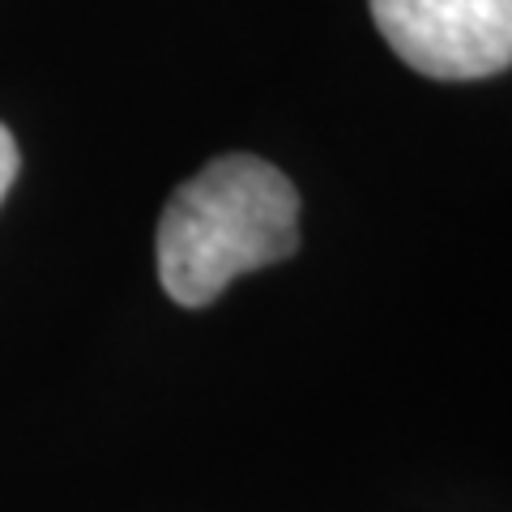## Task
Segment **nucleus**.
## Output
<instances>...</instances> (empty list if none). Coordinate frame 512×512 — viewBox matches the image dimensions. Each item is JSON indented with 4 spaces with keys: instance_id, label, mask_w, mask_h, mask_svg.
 <instances>
[{
    "instance_id": "obj_1",
    "label": "nucleus",
    "mask_w": 512,
    "mask_h": 512,
    "mask_svg": "<svg viewBox=\"0 0 512 512\" xmlns=\"http://www.w3.org/2000/svg\"><path fill=\"white\" fill-rule=\"evenodd\" d=\"M299 252V192L256 154H222L171 192L158 218V282L180 308H210L235 278Z\"/></svg>"
},
{
    "instance_id": "obj_2",
    "label": "nucleus",
    "mask_w": 512,
    "mask_h": 512,
    "mask_svg": "<svg viewBox=\"0 0 512 512\" xmlns=\"http://www.w3.org/2000/svg\"><path fill=\"white\" fill-rule=\"evenodd\" d=\"M372 22L414 73L436 82L512 69V0H372Z\"/></svg>"
},
{
    "instance_id": "obj_3",
    "label": "nucleus",
    "mask_w": 512,
    "mask_h": 512,
    "mask_svg": "<svg viewBox=\"0 0 512 512\" xmlns=\"http://www.w3.org/2000/svg\"><path fill=\"white\" fill-rule=\"evenodd\" d=\"M13 180H18V141H13V133L5 124H0V201L9 197Z\"/></svg>"
}]
</instances>
